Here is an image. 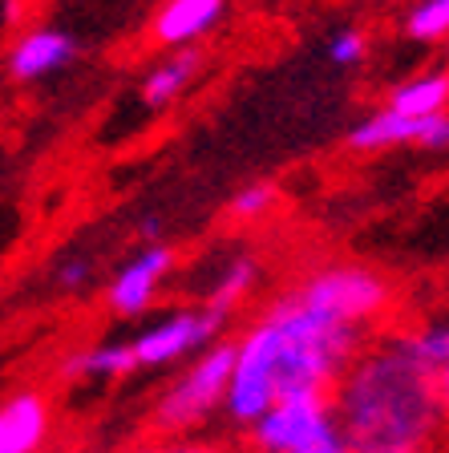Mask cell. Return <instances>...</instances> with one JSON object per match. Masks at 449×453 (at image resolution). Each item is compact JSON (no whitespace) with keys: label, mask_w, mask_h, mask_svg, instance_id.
Masks as SVG:
<instances>
[{"label":"cell","mask_w":449,"mask_h":453,"mask_svg":"<svg viewBox=\"0 0 449 453\" xmlns=\"http://www.w3.org/2000/svg\"><path fill=\"white\" fill-rule=\"evenodd\" d=\"M255 288H259V259L255 255H235V259L223 264V272L215 275V283L206 288L203 308L227 324L235 311L252 300Z\"/></svg>","instance_id":"5bb4252c"},{"label":"cell","mask_w":449,"mask_h":453,"mask_svg":"<svg viewBox=\"0 0 449 453\" xmlns=\"http://www.w3.org/2000/svg\"><path fill=\"white\" fill-rule=\"evenodd\" d=\"M405 37L409 41H445L449 37V0H417L405 12Z\"/></svg>","instance_id":"e0dca14e"},{"label":"cell","mask_w":449,"mask_h":453,"mask_svg":"<svg viewBox=\"0 0 449 453\" xmlns=\"http://www.w3.org/2000/svg\"><path fill=\"white\" fill-rule=\"evenodd\" d=\"M138 372L130 340H105V344H81L69 349L57 365V377L66 385H85V380H122Z\"/></svg>","instance_id":"8fae6325"},{"label":"cell","mask_w":449,"mask_h":453,"mask_svg":"<svg viewBox=\"0 0 449 453\" xmlns=\"http://www.w3.org/2000/svg\"><path fill=\"white\" fill-rule=\"evenodd\" d=\"M53 437V401L41 388H17L0 401V453H45Z\"/></svg>","instance_id":"ba28073f"},{"label":"cell","mask_w":449,"mask_h":453,"mask_svg":"<svg viewBox=\"0 0 449 453\" xmlns=\"http://www.w3.org/2000/svg\"><path fill=\"white\" fill-rule=\"evenodd\" d=\"M299 303L328 316L337 324H352L360 332H373L393 308V283L365 264H328L308 272L291 288Z\"/></svg>","instance_id":"277c9868"},{"label":"cell","mask_w":449,"mask_h":453,"mask_svg":"<svg viewBox=\"0 0 449 453\" xmlns=\"http://www.w3.org/2000/svg\"><path fill=\"white\" fill-rule=\"evenodd\" d=\"M328 425H337L332 393L280 396V401L244 434V449L247 453H296L304 441L324 434Z\"/></svg>","instance_id":"5b68a950"},{"label":"cell","mask_w":449,"mask_h":453,"mask_svg":"<svg viewBox=\"0 0 449 453\" xmlns=\"http://www.w3.org/2000/svg\"><path fill=\"white\" fill-rule=\"evenodd\" d=\"M425 126H430V118H409V113H397L393 105H384V110L368 113L365 122H356L352 130H348V146L352 150H389V146H405V142H417L422 146L425 138Z\"/></svg>","instance_id":"4fadbf2b"},{"label":"cell","mask_w":449,"mask_h":453,"mask_svg":"<svg viewBox=\"0 0 449 453\" xmlns=\"http://www.w3.org/2000/svg\"><path fill=\"white\" fill-rule=\"evenodd\" d=\"M332 413L348 453H441L449 445L433 372L405 349L401 332L368 340L332 388Z\"/></svg>","instance_id":"6da1fadb"},{"label":"cell","mask_w":449,"mask_h":453,"mask_svg":"<svg viewBox=\"0 0 449 453\" xmlns=\"http://www.w3.org/2000/svg\"><path fill=\"white\" fill-rule=\"evenodd\" d=\"M57 288L66 296H81L89 283H94V259H85V255H69V259H61L53 272Z\"/></svg>","instance_id":"ffe728a7"},{"label":"cell","mask_w":449,"mask_h":453,"mask_svg":"<svg viewBox=\"0 0 449 453\" xmlns=\"http://www.w3.org/2000/svg\"><path fill=\"white\" fill-rule=\"evenodd\" d=\"M219 332H223V320L211 316L206 308L166 311V316L146 324V328L130 340L138 372L142 368H170V365H182V360L198 357L206 344H215Z\"/></svg>","instance_id":"8992f818"},{"label":"cell","mask_w":449,"mask_h":453,"mask_svg":"<svg viewBox=\"0 0 449 453\" xmlns=\"http://www.w3.org/2000/svg\"><path fill=\"white\" fill-rule=\"evenodd\" d=\"M227 17V0H166L150 17V41L162 49H195Z\"/></svg>","instance_id":"30bf717a"},{"label":"cell","mask_w":449,"mask_h":453,"mask_svg":"<svg viewBox=\"0 0 449 453\" xmlns=\"http://www.w3.org/2000/svg\"><path fill=\"white\" fill-rule=\"evenodd\" d=\"M365 53H368V41L360 28H340V33H332V41H328V61L340 69L360 65Z\"/></svg>","instance_id":"d6986e66"},{"label":"cell","mask_w":449,"mask_h":453,"mask_svg":"<svg viewBox=\"0 0 449 453\" xmlns=\"http://www.w3.org/2000/svg\"><path fill=\"white\" fill-rule=\"evenodd\" d=\"M422 146H425V150H449V113H437V118H430Z\"/></svg>","instance_id":"7402d4cb"},{"label":"cell","mask_w":449,"mask_h":453,"mask_svg":"<svg viewBox=\"0 0 449 453\" xmlns=\"http://www.w3.org/2000/svg\"><path fill=\"white\" fill-rule=\"evenodd\" d=\"M174 247L166 243H146L138 255H130L118 272H113L110 288H105V303H110L113 316L134 320L142 311H150V303L159 300L166 275L174 272Z\"/></svg>","instance_id":"52a82bcc"},{"label":"cell","mask_w":449,"mask_h":453,"mask_svg":"<svg viewBox=\"0 0 449 453\" xmlns=\"http://www.w3.org/2000/svg\"><path fill=\"white\" fill-rule=\"evenodd\" d=\"M433 388H437L441 413H445V421H449V365H445V368H437V372H433Z\"/></svg>","instance_id":"603a6c76"},{"label":"cell","mask_w":449,"mask_h":453,"mask_svg":"<svg viewBox=\"0 0 449 453\" xmlns=\"http://www.w3.org/2000/svg\"><path fill=\"white\" fill-rule=\"evenodd\" d=\"M247 328L259 336V344L272 357L280 396L332 393L373 336V332H360L352 324H337L312 311L308 303L296 300V292L272 300Z\"/></svg>","instance_id":"7a4b0ae2"},{"label":"cell","mask_w":449,"mask_h":453,"mask_svg":"<svg viewBox=\"0 0 449 453\" xmlns=\"http://www.w3.org/2000/svg\"><path fill=\"white\" fill-rule=\"evenodd\" d=\"M280 203V190L272 187V182H252V187H244L239 195L231 198V219H239V223H259L263 215H272V207Z\"/></svg>","instance_id":"ac0fdd59"},{"label":"cell","mask_w":449,"mask_h":453,"mask_svg":"<svg viewBox=\"0 0 449 453\" xmlns=\"http://www.w3.org/2000/svg\"><path fill=\"white\" fill-rule=\"evenodd\" d=\"M296 453H348V441H344V434H340V425H328L324 434L304 441Z\"/></svg>","instance_id":"44dd1931"},{"label":"cell","mask_w":449,"mask_h":453,"mask_svg":"<svg viewBox=\"0 0 449 453\" xmlns=\"http://www.w3.org/2000/svg\"><path fill=\"white\" fill-rule=\"evenodd\" d=\"M441 453H449V445H445V449H441Z\"/></svg>","instance_id":"d4e9b609"},{"label":"cell","mask_w":449,"mask_h":453,"mask_svg":"<svg viewBox=\"0 0 449 453\" xmlns=\"http://www.w3.org/2000/svg\"><path fill=\"white\" fill-rule=\"evenodd\" d=\"M126 453H247L244 445L223 441V437H203V434H190V437H146V441L130 445Z\"/></svg>","instance_id":"2e32d148"},{"label":"cell","mask_w":449,"mask_h":453,"mask_svg":"<svg viewBox=\"0 0 449 453\" xmlns=\"http://www.w3.org/2000/svg\"><path fill=\"white\" fill-rule=\"evenodd\" d=\"M138 235L146 239V243H162V223H159L154 215H146V219L138 223Z\"/></svg>","instance_id":"cb8c5ba5"},{"label":"cell","mask_w":449,"mask_h":453,"mask_svg":"<svg viewBox=\"0 0 449 453\" xmlns=\"http://www.w3.org/2000/svg\"><path fill=\"white\" fill-rule=\"evenodd\" d=\"M198 69H203V53L198 49H174V53H166L159 65H150V73L142 77V85H138L142 105H150V110L174 105L190 89Z\"/></svg>","instance_id":"7c38bea8"},{"label":"cell","mask_w":449,"mask_h":453,"mask_svg":"<svg viewBox=\"0 0 449 453\" xmlns=\"http://www.w3.org/2000/svg\"><path fill=\"white\" fill-rule=\"evenodd\" d=\"M74 57H77V37L69 28H57V25L25 28L9 49V77L20 85L45 81V77L61 73Z\"/></svg>","instance_id":"9c48e42d"},{"label":"cell","mask_w":449,"mask_h":453,"mask_svg":"<svg viewBox=\"0 0 449 453\" xmlns=\"http://www.w3.org/2000/svg\"><path fill=\"white\" fill-rule=\"evenodd\" d=\"M235 368V340H215L198 357L174 372L166 388L150 405V429L159 437H190L203 434L211 417H223L227 385Z\"/></svg>","instance_id":"3957f363"},{"label":"cell","mask_w":449,"mask_h":453,"mask_svg":"<svg viewBox=\"0 0 449 453\" xmlns=\"http://www.w3.org/2000/svg\"><path fill=\"white\" fill-rule=\"evenodd\" d=\"M389 105L397 113H409V118H437L449 113V73L445 69H430V73H417L409 81H401L389 94Z\"/></svg>","instance_id":"9a60e30c"}]
</instances>
